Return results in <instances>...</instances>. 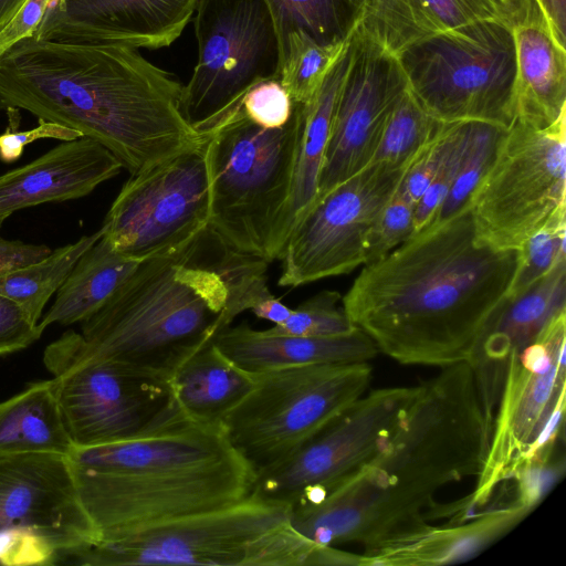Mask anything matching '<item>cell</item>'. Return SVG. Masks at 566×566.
I'll return each mask as SVG.
<instances>
[{"label": "cell", "mask_w": 566, "mask_h": 566, "mask_svg": "<svg viewBox=\"0 0 566 566\" xmlns=\"http://www.w3.org/2000/svg\"><path fill=\"white\" fill-rule=\"evenodd\" d=\"M520 254L482 240L468 203L365 264L342 305L378 352L400 364L468 363L509 300Z\"/></svg>", "instance_id": "obj_1"}, {"label": "cell", "mask_w": 566, "mask_h": 566, "mask_svg": "<svg viewBox=\"0 0 566 566\" xmlns=\"http://www.w3.org/2000/svg\"><path fill=\"white\" fill-rule=\"evenodd\" d=\"M268 265L228 245L208 224L142 261L80 333L69 329L46 348L170 382L191 355L271 294Z\"/></svg>", "instance_id": "obj_2"}, {"label": "cell", "mask_w": 566, "mask_h": 566, "mask_svg": "<svg viewBox=\"0 0 566 566\" xmlns=\"http://www.w3.org/2000/svg\"><path fill=\"white\" fill-rule=\"evenodd\" d=\"M182 85L138 49L25 38L0 56V108L24 109L107 148L130 175L206 138Z\"/></svg>", "instance_id": "obj_3"}, {"label": "cell", "mask_w": 566, "mask_h": 566, "mask_svg": "<svg viewBox=\"0 0 566 566\" xmlns=\"http://www.w3.org/2000/svg\"><path fill=\"white\" fill-rule=\"evenodd\" d=\"M67 458L98 542L238 503L255 479L222 423L195 420L177 402L140 433Z\"/></svg>", "instance_id": "obj_4"}, {"label": "cell", "mask_w": 566, "mask_h": 566, "mask_svg": "<svg viewBox=\"0 0 566 566\" xmlns=\"http://www.w3.org/2000/svg\"><path fill=\"white\" fill-rule=\"evenodd\" d=\"M290 507L250 494L220 509L159 523L71 557L85 566H316L322 546L289 523Z\"/></svg>", "instance_id": "obj_5"}, {"label": "cell", "mask_w": 566, "mask_h": 566, "mask_svg": "<svg viewBox=\"0 0 566 566\" xmlns=\"http://www.w3.org/2000/svg\"><path fill=\"white\" fill-rule=\"evenodd\" d=\"M407 409L366 468L374 480L431 512L443 486L481 473L491 429L468 363L441 368Z\"/></svg>", "instance_id": "obj_6"}, {"label": "cell", "mask_w": 566, "mask_h": 566, "mask_svg": "<svg viewBox=\"0 0 566 566\" xmlns=\"http://www.w3.org/2000/svg\"><path fill=\"white\" fill-rule=\"evenodd\" d=\"M302 104L280 128L252 123L239 107L208 137L209 226L234 250L273 259L276 231L290 197Z\"/></svg>", "instance_id": "obj_7"}, {"label": "cell", "mask_w": 566, "mask_h": 566, "mask_svg": "<svg viewBox=\"0 0 566 566\" xmlns=\"http://www.w3.org/2000/svg\"><path fill=\"white\" fill-rule=\"evenodd\" d=\"M418 103L443 123L515 119L516 54L510 23L483 19L421 40L397 56Z\"/></svg>", "instance_id": "obj_8"}, {"label": "cell", "mask_w": 566, "mask_h": 566, "mask_svg": "<svg viewBox=\"0 0 566 566\" xmlns=\"http://www.w3.org/2000/svg\"><path fill=\"white\" fill-rule=\"evenodd\" d=\"M368 361L312 364L255 373L248 395L222 420L228 438L255 474L290 457L366 394Z\"/></svg>", "instance_id": "obj_9"}, {"label": "cell", "mask_w": 566, "mask_h": 566, "mask_svg": "<svg viewBox=\"0 0 566 566\" xmlns=\"http://www.w3.org/2000/svg\"><path fill=\"white\" fill-rule=\"evenodd\" d=\"M565 122L536 127L515 118L502 133L469 202L482 240L521 250L537 231L566 216Z\"/></svg>", "instance_id": "obj_10"}, {"label": "cell", "mask_w": 566, "mask_h": 566, "mask_svg": "<svg viewBox=\"0 0 566 566\" xmlns=\"http://www.w3.org/2000/svg\"><path fill=\"white\" fill-rule=\"evenodd\" d=\"M566 312L510 360L484 467L473 491L450 505L457 518L483 506L530 450L564 437Z\"/></svg>", "instance_id": "obj_11"}, {"label": "cell", "mask_w": 566, "mask_h": 566, "mask_svg": "<svg viewBox=\"0 0 566 566\" xmlns=\"http://www.w3.org/2000/svg\"><path fill=\"white\" fill-rule=\"evenodd\" d=\"M192 18L197 61L180 105L208 137L250 87L279 77V45L264 0H198Z\"/></svg>", "instance_id": "obj_12"}, {"label": "cell", "mask_w": 566, "mask_h": 566, "mask_svg": "<svg viewBox=\"0 0 566 566\" xmlns=\"http://www.w3.org/2000/svg\"><path fill=\"white\" fill-rule=\"evenodd\" d=\"M207 138L130 175L102 224L119 254L142 262L175 249L209 224Z\"/></svg>", "instance_id": "obj_13"}, {"label": "cell", "mask_w": 566, "mask_h": 566, "mask_svg": "<svg viewBox=\"0 0 566 566\" xmlns=\"http://www.w3.org/2000/svg\"><path fill=\"white\" fill-rule=\"evenodd\" d=\"M420 387L364 394L285 460L256 473L252 494L290 507L357 471L386 447Z\"/></svg>", "instance_id": "obj_14"}, {"label": "cell", "mask_w": 566, "mask_h": 566, "mask_svg": "<svg viewBox=\"0 0 566 566\" xmlns=\"http://www.w3.org/2000/svg\"><path fill=\"white\" fill-rule=\"evenodd\" d=\"M407 166L370 163L317 199L294 226L279 260L277 284L295 287L348 274L365 263V240Z\"/></svg>", "instance_id": "obj_15"}, {"label": "cell", "mask_w": 566, "mask_h": 566, "mask_svg": "<svg viewBox=\"0 0 566 566\" xmlns=\"http://www.w3.org/2000/svg\"><path fill=\"white\" fill-rule=\"evenodd\" d=\"M59 406L75 448L132 438L175 406L169 381L96 360H75L48 348Z\"/></svg>", "instance_id": "obj_16"}, {"label": "cell", "mask_w": 566, "mask_h": 566, "mask_svg": "<svg viewBox=\"0 0 566 566\" xmlns=\"http://www.w3.org/2000/svg\"><path fill=\"white\" fill-rule=\"evenodd\" d=\"M407 88L397 56L356 27L318 176L316 200L371 163L386 120Z\"/></svg>", "instance_id": "obj_17"}, {"label": "cell", "mask_w": 566, "mask_h": 566, "mask_svg": "<svg viewBox=\"0 0 566 566\" xmlns=\"http://www.w3.org/2000/svg\"><path fill=\"white\" fill-rule=\"evenodd\" d=\"M6 528L40 533L62 558L98 542L66 455L0 457V531Z\"/></svg>", "instance_id": "obj_18"}, {"label": "cell", "mask_w": 566, "mask_h": 566, "mask_svg": "<svg viewBox=\"0 0 566 566\" xmlns=\"http://www.w3.org/2000/svg\"><path fill=\"white\" fill-rule=\"evenodd\" d=\"M198 0H50L39 40L157 50L182 33Z\"/></svg>", "instance_id": "obj_19"}, {"label": "cell", "mask_w": 566, "mask_h": 566, "mask_svg": "<svg viewBox=\"0 0 566 566\" xmlns=\"http://www.w3.org/2000/svg\"><path fill=\"white\" fill-rule=\"evenodd\" d=\"M564 312L566 260L528 291L509 298L485 328L468 364L491 431L511 358Z\"/></svg>", "instance_id": "obj_20"}, {"label": "cell", "mask_w": 566, "mask_h": 566, "mask_svg": "<svg viewBox=\"0 0 566 566\" xmlns=\"http://www.w3.org/2000/svg\"><path fill=\"white\" fill-rule=\"evenodd\" d=\"M122 168L116 156L91 138L61 142L29 164L0 175V223L25 208L85 197Z\"/></svg>", "instance_id": "obj_21"}, {"label": "cell", "mask_w": 566, "mask_h": 566, "mask_svg": "<svg viewBox=\"0 0 566 566\" xmlns=\"http://www.w3.org/2000/svg\"><path fill=\"white\" fill-rule=\"evenodd\" d=\"M531 512L516 502L494 506L469 518L411 530L365 548L361 566H439L478 556L515 528Z\"/></svg>", "instance_id": "obj_22"}, {"label": "cell", "mask_w": 566, "mask_h": 566, "mask_svg": "<svg viewBox=\"0 0 566 566\" xmlns=\"http://www.w3.org/2000/svg\"><path fill=\"white\" fill-rule=\"evenodd\" d=\"M516 54L515 118L548 127L566 117V50L537 0H522L510 19Z\"/></svg>", "instance_id": "obj_23"}, {"label": "cell", "mask_w": 566, "mask_h": 566, "mask_svg": "<svg viewBox=\"0 0 566 566\" xmlns=\"http://www.w3.org/2000/svg\"><path fill=\"white\" fill-rule=\"evenodd\" d=\"M212 342L227 357L251 373L312 364L365 363L379 353L360 328L346 335L308 337L271 334L244 322L223 328Z\"/></svg>", "instance_id": "obj_24"}, {"label": "cell", "mask_w": 566, "mask_h": 566, "mask_svg": "<svg viewBox=\"0 0 566 566\" xmlns=\"http://www.w3.org/2000/svg\"><path fill=\"white\" fill-rule=\"evenodd\" d=\"M510 13L491 0H368L357 29L388 53L398 56L421 40Z\"/></svg>", "instance_id": "obj_25"}, {"label": "cell", "mask_w": 566, "mask_h": 566, "mask_svg": "<svg viewBox=\"0 0 566 566\" xmlns=\"http://www.w3.org/2000/svg\"><path fill=\"white\" fill-rule=\"evenodd\" d=\"M349 61L350 38L317 93L307 104H302V129L296 148L290 197L273 245L274 260H279L292 229L316 200L318 176L334 109Z\"/></svg>", "instance_id": "obj_26"}, {"label": "cell", "mask_w": 566, "mask_h": 566, "mask_svg": "<svg viewBox=\"0 0 566 566\" xmlns=\"http://www.w3.org/2000/svg\"><path fill=\"white\" fill-rule=\"evenodd\" d=\"M254 382L255 373L238 366L213 342L191 355L170 379L174 398L184 413L210 423H222Z\"/></svg>", "instance_id": "obj_27"}, {"label": "cell", "mask_w": 566, "mask_h": 566, "mask_svg": "<svg viewBox=\"0 0 566 566\" xmlns=\"http://www.w3.org/2000/svg\"><path fill=\"white\" fill-rule=\"evenodd\" d=\"M140 262L115 251L102 237L76 261L43 313L39 327L82 323L92 316L133 273Z\"/></svg>", "instance_id": "obj_28"}, {"label": "cell", "mask_w": 566, "mask_h": 566, "mask_svg": "<svg viewBox=\"0 0 566 566\" xmlns=\"http://www.w3.org/2000/svg\"><path fill=\"white\" fill-rule=\"evenodd\" d=\"M74 449L52 379L32 382L0 402V457L22 453L69 457Z\"/></svg>", "instance_id": "obj_29"}, {"label": "cell", "mask_w": 566, "mask_h": 566, "mask_svg": "<svg viewBox=\"0 0 566 566\" xmlns=\"http://www.w3.org/2000/svg\"><path fill=\"white\" fill-rule=\"evenodd\" d=\"M368 0H264L281 56L291 32L302 31L319 44L346 42Z\"/></svg>", "instance_id": "obj_30"}, {"label": "cell", "mask_w": 566, "mask_h": 566, "mask_svg": "<svg viewBox=\"0 0 566 566\" xmlns=\"http://www.w3.org/2000/svg\"><path fill=\"white\" fill-rule=\"evenodd\" d=\"M103 234V229L51 251L40 261L0 275V294L19 303L39 324L45 305L57 292L80 256Z\"/></svg>", "instance_id": "obj_31"}, {"label": "cell", "mask_w": 566, "mask_h": 566, "mask_svg": "<svg viewBox=\"0 0 566 566\" xmlns=\"http://www.w3.org/2000/svg\"><path fill=\"white\" fill-rule=\"evenodd\" d=\"M348 40L319 44L302 31L289 34L280 56L279 78L293 103L307 104L314 97Z\"/></svg>", "instance_id": "obj_32"}, {"label": "cell", "mask_w": 566, "mask_h": 566, "mask_svg": "<svg viewBox=\"0 0 566 566\" xmlns=\"http://www.w3.org/2000/svg\"><path fill=\"white\" fill-rule=\"evenodd\" d=\"M446 123L428 114L407 88L391 109L371 163L409 165Z\"/></svg>", "instance_id": "obj_33"}, {"label": "cell", "mask_w": 566, "mask_h": 566, "mask_svg": "<svg viewBox=\"0 0 566 566\" xmlns=\"http://www.w3.org/2000/svg\"><path fill=\"white\" fill-rule=\"evenodd\" d=\"M504 130L491 124L472 122L471 135L455 179L429 224L451 217L470 202L473 191L492 163L496 145Z\"/></svg>", "instance_id": "obj_34"}, {"label": "cell", "mask_w": 566, "mask_h": 566, "mask_svg": "<svg viewBox=\"0 0 566 566\" xmlns=\"http://www.w3.org/2000/svg\"><path fill=\"white\" fill-rule=\"evenodd\" d=\"M358 327L350 321L337 291L324 290L305 300L281 324L266 332L279 335L326 337L353 333Z\"/></svg>", "instance_id": "obj_35"}, {"label": "cell", "mask_w": 566, "mask_h": 566, "mask_svg": "<svg viewBox=\"0 0 566 566\" xmlns=\"http://www.w3.org/2000/svg\"><path fill=\"white\" fill-rule=\"evenodd\" d=\"M565 235L566 216L554 219L526 241L520 250V263L509 298L528 291L557 263L566 260Z\"/></svg>", "instance_id": "obj_36"}, {"label": "cell", "mask_w": 566, "mask_h": 566, "mask_svg": "<svg viewBox=\"0 0 566 566\" xmlns=\"http://www.w3.org/2000/svg\"><path fill=\"white\" fill-rule=\"evenodd\" d=\"M472 122L453 123L446 156L432 181L415 206V233L427 227L447 198L471 135Z\"/></svg>", "instance_id": "obj_37"}, {"label": "cell", "mask_w": 566, "mask_h": 566, "mask_svg": "<svg viewBox=\"0 0 566 566\" xmlns=\"http://www.w3.org/2000/svg\"><path fill=\"white\" fill-rule=\"evenodd\" d=\"M415 206L397 189L367 233L365 264L373 263L415 234Z\"/></svg>", "instance_id": "obj_38"}, {"label": "cell", "mask_w": 566, "mask_h": 566, "mask_svg": "<svg viewBox=\"0 0 566 566\" xmlns=\"http://www.w3.org/2000/svg\"><path fill=\"white\" fill-rule=\"evenodd\" d=\"M564 472L565 457L563 449L549 457H535L522 461L509 479L515 483V496L512 501L533 511L563 476Z\"/></svg>", "instance_id": "obj_39"}, {"label": "cell", "mask_w": 566, "mask_h": 566, "mask_svg": "<svg viewBox=\"0 0 566 566\" xmlns=\"http://www.w3.org/2000/svg\"><path fill=\"white\" fill-rule=\"evenodd\" d=\"M294 103L279 77L268 78L250 87L240 108L254 124L263 128H280L291 118Z\"/></svg>", "instance_id": "obj_40"}, {"label": "cell", "mask_w": 566, "mask_h": 566, "mask_svg": "<svg viewBox=\"0 0 566 566\" xmlns=\"http://www.w3.org/2000/svg\"><path fill=\"white\" fill-rule=\"evenodd\" d=\"M61 559L54 545L38 532L25 528L0 531V565L48 566Z\"/></svg>", "instance_id": "obj_41"}, {"label": "cell", "mask_w": 566, "mask_h": 566, "mask_svg": "<svg viewBox=\"0 0 566 566\" xmlns=\"http://www.w3.org/2000/svg\"><path fill=\"white\" fill-rule=\"evenodd\" d=\"M453 123H446L441 133L424 146L408 165L398 191L413 206L419 201L446 156Z\"/></svg>", "instance_id": "obj_42"}, {"label": "cell", "mask_w": 566, "mask_h": 566, "mask_svg": "<svg viewBox=\"0 0 566 566\" xmlns=\"http://www.w3.org/2000/svg\"><path fill=\"white\" fill-rule=\"evenodd\" d=\"M42 334L19 303L0 294V357L29 347Z\"/></svg>", "instance_id": "obj_43"}, {"label": "cell", "mask_w": 566, "mask_h": 566, "mask_svg": "<svg viewBox=\"0 0 566 566\" xmlns=\"http://www.w3.org/2000/svg\"><path fill=\"white\" fill-rule=\"evenodd\" d=\"M18 116L8 128L0 134V160L6 164L17 161L23 154L24 148L39 139H57L61 142L74 140L82 137L74 129L56 123L38 119V126L28 130H18Z\"/></svg>", "instance_id": "obj_44"}, {"label": "cell", "mask_w": 566, "mask_h": 566, "mask_svg": "<svg viewBox=\"0 0 566 566\" xmlns=\"http://www.w3.org/2000/svg\"><path fill=\"white\" fill-rule=\"evenodd\" d=\"M49 2L50 0H27L0 29V56L19 41L33 35Z\"/></svg>", "instance_id": "obj_45"}, {"label": "cell", "mask_w": 566, "mask_h": 566, "mask_svg": "<svg viewBox=\"0 0 566 566\" xmlns=\"http://www.w3.org/2000/svg\"><path fill=\"white\" fill-rule=\"evenodd\" d=\"M1 228L2 223H0V230ZM51 251L45 244L8 240L0 234V275L40 261Z\"/></svg>", "instance_id": "obj_46"}, {"label": "cell", "mask_w": 566, "mask_h": 566, "mask_svg": "<svg viewBox=\"0 0 566 566\" xmlns=\"http://www.w3.org/2000/svg\"><path fill=\"white\" fill-rule=\"evenodd\" d=\"M554 36L565 46L566 44V0H537Z\"/></svg>", "instance_id": "obj_47"}, {"label": "cell", "mask_w": 566, "mask_h": 566, "mask_svg": "<svg viewBox=\"0 0 566 566\" xmlns=\"http://www.w3.org/2000/svg\"><path fill=\"white\" fill-rule=\"evenodd\" d=\"M256 317L270 321L274 325L283 323L292 313V308L270 294L259 301L251 310Z\"/></svg>", "instance_id": "obj_48"}, {"label": "cell", "mask_w": 566, "mask_h": 566, "mask_svg": "<svg viewBox=\"0 0 566 566\" xmlns=\"http://www.w3.org/2000/svg\"><path fill=\"white\" fill-rule=\"evenodd\" d=\"M27 0H0V29L14 15Z\"/></svg>", "instance_id": "obj_49"}, {"label": "cell", "mask_w": 566, "mask_h": 566, "mask_svg": "<svg viewBox=\"0 0 566 566\" xmlns=\"http://www.w3.org/2000/svg\"><path fill=\"white\" fill-rule=\"evenodd\" d=\"M491 1H493L494 3L504 8L510 13V15H512L522 0H491Z\"/></svg>", "instance_id": "obj_50"}]
</instances>
